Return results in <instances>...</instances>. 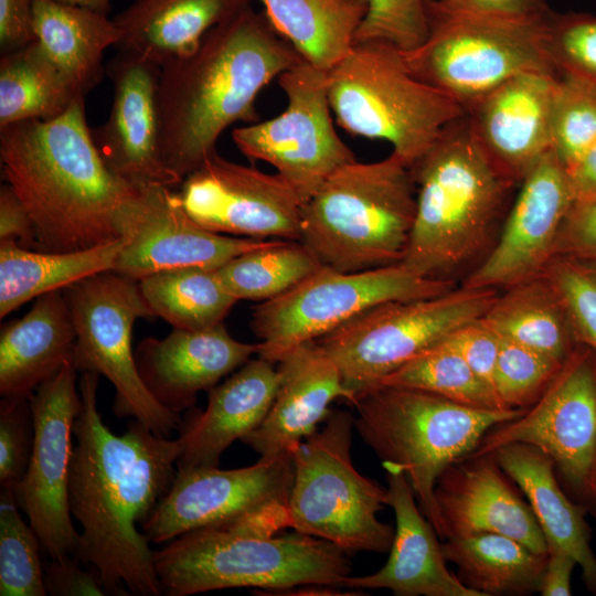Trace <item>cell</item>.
Returning <instances> with one entry per match:
<instances>
[{"label":"cell","mask_w":596,"mask_h":596,"mask_svg":"<svg viewBox=\"0 0 596 596\" xmlns=\"http://www.w3.org/2000/svg\"><path fill=\"white\" fill-rule=\"evenodd\" d=\"M347 552L299 532L264 535L205 528L153 550L163 595L188 596L254 587L283 594L304 585L341 587L350 575Z\"/></svg>","instance_id":"cell-8"},{"label":"cell","mask_w":596,"mask_h":596,"mask_svg":"<svg viewBox=\"0 0 596 596\" xmlns=\"http://www.w3.org/2000/svg\"><path fill=\"white\" fill-rule=\"evenodd\" d=\"M11 491L0 496V595L45 596L41 541Z\"/></svg>","instance_id":"cell-40"},{"label":"cell","mask_w":596,"mask_h":596,"mask_svg":"<svg viewBox=\"0 0 596 596\" xmlns=\"http://www.w3.org/2000/svg\"><path fill=\"white\" fill-rule=\"evenodd\" d=\"M496 456H467L439 476L435 498L444 540L475 533L515 539L539 554L547 542L528 504L509 483Z\"/></svg>","instance_id":"cell-23"},{"label":"cell","mask_w":596,"mask_h":596,"mask_svg":"<svg viewBox=\"0 0 596 596\" xmlns=\"http://www.w3.org/2000/svg\"><path fill=\"white\" fill-rule=\"evenodd\" d=\"M275 363L260 356L210 390L205 409L182 419L177 438V468L217 467L222 454L236 439L256 429L267 415L279 384Z\"/></svg>","instance_id":"cell-27"},{"label":"cell","mask_w":596,"mask_h":596,"mask_svg":"<svg viewBox=\"0 0 596 596\" xmlns=\"http://www.w3.org/2000/svg\"><path fill=\"white\" fill-rule=\"evenodd\" d=\"M33 31L45 55L84 95L102 81L104 53L121 38L106 14L56 0H34Z\"/></svg>","instance_id":"cell-31"},{"label":"cell","mask_w":596,"mask_h":596,"mask_svg":"<svg viewBox=\"0 0 596 596\" xmlns=\"http://www.w3.org/2000/svg\"><path fill=\"white\" fill-rule=\"evenodd\" d=\"M33 416L29 397L4 396L0 402V486L13 492L32 454Z\"/></svg>","instance_id":"cell-46"},{"label":"cell","mask_w":596,"mask_h":596,"mask_svg":"<svg viewBox=\"0 0 596 596\" xmlns=\"http://www.w3.org/2000/svg\"><path fill=\"white\" fill-rule=\"evenodd\" d=\"M563 363L500 338L493 392L504 409H526L545 391Z\"/></svg>","instance_id":"cell-42"},{"label":"cell","mask_w":596,"mask_h":596,"mask_svg":"<svg viewBox=\"0 0 596 596\" xmlns=\"http://www.w3.org/2000/svg\"><path fill=\"white\" fill-rule=\"evenodd\" d=\"M380 385L423 390L476 408L504 409L492 390L444 340L412 358Z\"/></svg>","instance_id":"cell-39"},{"label":"cell","mask_w":596,"mask_h":596,"mask_svg":"<svg viewBox=\"0 0 596 596\" xmlns=\"http://www.w3.org/2000/svg\"><path fill=\"white\" fill-rule=\"evenodd\" d=\"M576 565L577 562L568 553L557 547H549L539 593L543 596L571 595V577Z\"/></svg>","instance_id":"cell-52"},{"label":"cell","mask_w":596,"mask_h":596,"mask_svg":"<svg viewBox=\"0 0 596 596\" xmlns=\"http://www.w3.org/2000/svg\"><path fill=\"white\" fill-rule=\"evenodd\" d=\"M596 142V85L558 75L552 108V150L570 169Z\"/></svg>","instance_id":"cell-41"},{"label":"cell","mask_w":596,"mask_h":596,"mask_svg":"<svg viewBox=\"0 0 596 596\" xmlns=\"http://www.w3.org/2000/svg\"><path fill=\"white\" fill-rule=\"evenodd\" d=\"M482 8L514 12L540 13L551 9L547 0H471Z\"/></svg>","instance_id":"cell-54"},{"label":"cell","mask_w":596,"mask_h":596,"mask_svg":"<svg viewBox=\"0 0 596 596\" xmlns=\"http://www.w3.org/2000/svg\"><path fill=\"white\" fill-rule=\"evenodd\" d=\"M188 214L220 234L299 241L305 204L279 173L233 162L215 153L181 183Z\"/></svg>","instance_id":"cell-18"},{"label":"cell","mask_w":596,"mask_h":596,"mask_svg":"<svg viewBox=\"0 0 596 596\" xmlns=\"http://www.w3.org/2000/svg\"><path fill=\"white\" fill-rule=\"evenodd\" d=\"M124 244L121 237L85 249L50 253L0 242V318L42 295L114 270Z\"/></svg>","instance_id":"cell-32"},{"label":"cell","mask_w":596,"mask_h":596,"mask_svg":"<svg viewBox=\"0 0 596 596\" xmlns=\"http://www.w3.org/2000/svg\"><path fill=\"white\" fill-rule=\"evenodd\" d=\"M387 479V505L396 528L390 557L377 572L344 578L341 587L385 588L397 596H482L466 586L446 565L438 534L416 503L406 475L383 467Z\"/></svg>","instance_id":"cell-25"},{"label":"cell","mask_w":596,"mask_h":596,"mask_svg":"<svg viewBox=\"0 0 596 596\" xmlns=\"http://www.w3.org/2000/svg\"><path fill=\"white\" fill-rule=\"evenodd\" d=\"M443 340L461 355L473 373L493 392L500 337L479 318L457 328Z\"/></svg>","instance_id":"cell-47"},{"label":"cell","mask_w":596,"mask_h":596,"mask_svg":"<svg viewBox=\"0 0 596 596\" xmlns=\"http://www.w3.org/2000/svg\"><path fill=\"white\" fill-rule=\"evenodd\" d=\"M575 339L596 352V270L583 260L554 256L544 270Z\"/></svg>","instance_id":"cell-43"},{"label":"cell","mask_w":596,"mask_h":596,"mask_svg":"<svg viewBox=\"0 0 596 596\" xmlns=\"http://www.w3.org/2000/svg\"><path fill=\"white\" fill-rule=\"evenodd\" d=\"M34 0H0L1 54L22 49L35 41Z\"/></svg>","instance_id":"cell-50"},{"label":"cell","mask_w":596,"mask_h":596,"mask_svg":"<svg viewBox=\"0 0 596 596\" xmlns=\"http://www.w3.org/2000/svg\"><path fill=\"white\" fill-rule=\"evenodd\" d=\"M62 3L87 8L96 12L106 14L110 10V0H56Z\"/></svg>","instance_id":"cell-55"},{"label":"cell","mask_w":596,"mask_h":596,"mask_svg":"<svg viewBox=\"0 0 596 596\" xmlns=\"http://www.w3.org/2000/svg\"><path fill=\"white\" fill-rule=\"evenodd\" d=\"M481 319L501 338L563 363L572 331L544 274L505 288Z\"/></svg>","instance_id":"cell-35"},{"label":"cell","mask_w":596,"mask_h":596,"mask_svg":"<svg viewBox=\"0 0 596 596\" xmlns=\"http://www.w3.org/2000/svg\"><path fill=\"white\" fill-rule=\"evenodd\" d=\"M85 97L50 61L36 41L0 58V129L49 120Z\"/></svg>","instance_id":"cell-36"},{"label":"cell","mask_w":596,"mask_h":596,"mask_svg":"<svg viewBox=\"0 0 596 596\" xmlns=\"http://www.w3.org/2000/svg\"><path fill=\"white\" fill-rule=\"evenodd\" d=\"M555 256L596 260V200L572 206L560 230Z\"/></svg>","instance_id":"cell-49"},{"label":"cell","mask_w":596,"mask_h":596,"mask_svg":"<svg viewBox=\"0 0 596 596\" xmlns=\"http://www.w3.org/2000/svg\"><path fill=\"white\" fill-rule=\"evenodd\" d=\"M354 428L382 459L403 471L421 510L444 540L436 482L453 462L471 454L493 427L525 409H483L404 386L377 385L359 393Z\"/></svg>","instance_id":"cell-7"},{"label":"cell","mask_w":596,"mask_h":596,"mask_svg":"<svg viewBox=\"0 0 596 596\" xmlns=\"http://www.w3.org/2000/svg\"><path fill=\"white\" fill-rule=\"evenodd\" d=\"M0 242H15L30 249L36 247L32 219L8 183L0 188Z\"/></svg>","instance_id":"cell-51"},{"label":"cell","mask_w":596,"mask_h":596,"mask_svg":"<svg viewBox=\"0 0 596 596\" xmlns=\"http://www.w3.org/2000/svg\"><path fill=\"white\" fill-rule=\"evenodd\" d=\"M275 31L300 57L330 71L353 47L364 0H258Z\"/></svg>","instance_id":"cell-33"},{"label":"cell","mask_w":596,"mask_h":596,"mask_svg":"<svg viewBox=\"0 0 596 596\" xmlns=\"http://www.w3.org/2000/svg\"><path fill=\"white\" fill-rule=\"evenodd\" d=\"M76 331L63 290L38 297L0 334V394L30 397L72 361Z\"/></svg>","instance_id":"cell-28"},{"label":"cell","mask_w":596,"mask_h":596,"mask_svg":"<svg viewBox=\"0 0 596 596\" xmlns=\"http://www.w3.org/2000/svg\"><path fill=\"white\" fill-rule=\"evenodd\" d=\"M44 584L52 596L110 595L98 572L75 556L52 560L44 570Z\"/></svg>","instance_id":"cell-48"},{"label":"cell","mask_w":596,"mask_h":596,"mask_svg":"<svg viewBox=\"0 0 596 596\" xmlns=\"http://www.w3.org/2000/svg\"><path fill=\"white\" fill-rule=\"evenodd\" d=\"M125 244L114 272L140 280L175 269H217L275 240L227 236L196 223L169 187H138L121 215Z\"/></svg>","instance_id":"cell-19"},{"label":"cell","mask_w":596,"mask_h":596,"mask_svg":"<svg viewBox=\"0 0 596 596\" xmlns=\"http://www.w3.org/2000/svg\"><path fill=\"white\" fill-rule=\"evenodd\" d=\"M441 550L446 561L457 565L459 579L482 596L539 592L547 558L498 533L449 538Z\"/></svg>","instance_id":"cell-34"},{"label":"cell","mask_w":596,"mask_h":596,"mask_svg":"<svg viewBox=\"0 0 596 596\" xmlns=\"http://www.w3.org/2000/svg\"><path fill=\"white\" fill-rule=\"evenodd\" d=\"M327 87L342 129L389 142L409 167L466 114L455 99L413 75L400 50L380 42L355 43L327 72Z\"/></svg>","instance_id":"cell-9"},{"label":"cell","mask_w":596,"mask_h":596,"mask_svg":"<svg viewBox=\"0 0 596 596\" xmlns=\"http://www.w3.org/2000/svg\"><path fill=\"white\" fill-rule=\"evenodd\" d=\"M99 374L83 372L74 423L70 509L81 525L74 555L95 568L110 595H163L149 540L137 530L168 492L180 446L131 419L114 434L97 409Z\"/></svg>","instance_id":"cell-1"},{"label":"cell","mask_w":596,"mask_h":596,"mask_svg":"<svg viewBox=\"0 0 596 596\" xmlns=\"http://www.w3.org/2000/svg\"><path fill=\"white\" fill-rule=\"evenodd\" d=\"M411 171L416 214L401 263L421 276L448 279L482 248L519 184L487 157L466 114L443 130Z\"/></svg>","instance_id":"cell-4"},{"label":"cell","mask_w":596,"mask_h":596,"mask_svg":"<svg viewBox=\"0 0 596 596\" xmlns=\"http://www.w3.org/2000/svg\"><path fill=\"white\" fill-rule=\"evenodd\" d=\"M364 1L366 12L358 29L355 43L380 42L407 52L426 40L428 15L425 0Z\"/></svg>","instance_id":"cell-45"},{"label":"cell","mask_w":596,"mask_h":596,"mask_svg":"<svg viewBox=\"0 0 596 596\" xmlns=\"http://www.w3.org/2000/svg\"><path fill=\"white\" fill-rule=\"evenodd\" d=\"M428 34L416 49L402 52L421 81L444 92L465 111L505 81L531 72L556 74L547 52L553 9L514 13L477 6L471 0H425Z\"/></svg>","instance_id":"cell-6"},{"label":"cell","mask_w":596,"mask_h":596,"mask_svg":"<svg viewBox=\"0 0 596 596\" xmlns=\"http://www.w3.org/2000/svg\"><path fill=\"white\" fill-rule=\"evenodd\" d=\"M557 75L524 73L497 86L469 108L470 131L491 162L519 184L552 150V108Z\"/></svg>","instance_id":"cell-22"},{"label":"cell","mask_w":596,"mask_h":596,"mask_svg":"<svg viewBox=\"0 0 596 596\" xmlns=\"http://www.w3.org/2000/svg\"><path fill=\"white\" fill-rule=\"evenodd\" d=\"M353 428V415L331 411L321 429L290 450L289 528L347 553L385 552L395 532L377 519V512L387 505V489L355 469Z\"/></svg>","instance_id":"cell-10"},{"label":"cell","mask_w":596,"mask_h":596,"mask_svg":"<svg viewBox=\"0 0 596 596\" xmlns=\"http://www.w3.org/2000/svg\"><path fill=\"white\" fill-rule=\"evenodd\" d=\"M160 72L159 65L118 51L107 64L114 87L108 118L91 129L106 166L136 187L181 184L167 168L161 152Z\"/></svg>","instance_id":"cell-21"},{"label":"cell","mask_w":596,"mask_h":596,"mask_svg":"<svg viewBox=\"0 0 596 596\" xmlns=\"http://www.w3.org/2000/svg\"><path fill=\"white\" fill-rule=\"evenodd\" d=\"M497 296V289L461 286L434 297L384 302L315 342L355 397L457 328L481 318Z\"/></svg>","instance_id":"cell-11"},{"label":"cell","mask_w":596,"mask_h":596,"mask_svg":"<svg viewBox=\"0 0 596 596\" xmlns=\"http://www.w3.org/2000/svg\"><path fill=\"white\" fill-rule=\"evenodd\" d=\"M292 479L290 453L237 469L177 468L168 492L140 525L142 533L156 544L205 528L277 534L289 528Z\"/></svg>","instance_id":"cell-13"},{"label":"cell","mask_w":596,"mask_h":596,"mask_svg":"<svg viewBox=\"0 0 596 596\" xmlns=\"http://www.w3.org/2000/svg\"><path fill=\"white\" fill-rule=\"evenodd\" d=\"M547 52L557 76H573L596 85V15L554 10Z\"/></svg>","instance_id":"cell-44"},{"label":"cell","mask_w":596,"mask_h":596,"mask_svg":"<svg viewBox=\"0 0 596 596\" xmlns=\"http://www.w3.org/2000/svg\"><path fill=\"white\" fill-rule=\"evenodd\" d=\"M430 2H439V3H456V2H465L470 0H427Z\"/></svg>","instance_id":"cell-56"},{"label":"cell","mask_w":596,"mask_h":596,"mask_svg":"<svg viewBox=\"0 0 596 596\" xmlns=\"http://www.w3.org/2000/svg\"><path fill=\"white\" fill-rule=\"evenodd\" d=\"M304 61L251 3L212 28L190 53L161 66V152L181 181L216 151L232 125L258 120L256 99Z\"/></svg>","instance_id":"cell-2"},{"label":"cell","mask_w":596,"mask_h":596,"mask_svg":"<svg viewBox=\"0 0 596 596\" xmlns=\"http://www.w3.org/2000/svg\"><path fill=\"white\" fill-rule=\"evenodd\" d=\"M76 331L72 362L77 371L96 372L115 387L114 412L169 437L182 418L149 392L137 369L132 327L156 317L139 281L114 270L89 276L63 289Z\"/></svg>","instance_id":"cell-14"},{"label":"cell","mask_w":596,"mask_h":596,"mask_svg":"<svg viewBox=\"0 0 596 596\" xmlns=\"http://www.w3.org/2000/svg\"><path fill=\"white\" fill-rule=\"evenodd\" d=\"M279 384L260 425L241 439L260 457L290 450L317 430L330 404L354 401L333 361L313 342L301 344L279 360Z\"/></svg>","instance_id":"cell-26"},{"label":"cell","mask_w":596,"mask_h":596,"mask_svg":"<svg viewBox=\"0 0 596 596\" xmlns=\"http://www.w3.org/2000/svg\"><path fill=\"white\" fill-rule=\"evenodd\" d=\"M416 214L411 167L396 153L337 169L305 202L300 242L322 265L361 272L403 260Z\"/></svg>","instance_id":"cell-5"},{"label":"cell","mask_w":596,"mask_h":596,"mask_svg":"<svg viewBox=\"0 0 596 596\" xmlns=\"http://www.w3.org/2000/svg\"><path fill=\"white\" fill-rule=\"evenodd\" d=\"M258 353V343L234 339L224 323L200 330L173 328L163 339L140 342L135 359L140 377L153 397L169 411L193 408L201 391Z\"/></svg>","instance_id":"cell-24"},{"label":"cell","mask_w":596,"mask_h":596,"mask_svg":"<svg viewBox=\"0 0 596 596\" xmlns=\"http://www.w3.org/2000/svg\"><path fill=\"white\" fill-rule=\"evenodd\" d=\"M251 0H135L113 20L121 32L116 44L160 67L193 51L215 25Z\"/></svg>","instance_id":"cell-30"},{"label":"cell","mask_w":596,"mask_h":596,"mask_svg":"<svg viewBox=\"0 0 596 596\" xmlns=\"http://www.w3.org/2000/svg\"><path fill=\"white\" fill-rule=\"evenodd\" d=\"M573 206L596 200V142L567 169Z\"/></svg>","instance_id":"cell-53"},{"label":"cell","mask_w":596,"mask_h":596,"mask_svg":"<svg viewBox=\"0 0 596 596\" xmlns=\"http://www.w3.org/2000/svg\"><path fill=\"white\" fill-rule=\"evenodd\" d=\"M322 266L300 241L275 240L230 259L215 272L237 301H266L286 292Z\"/></svg>","instance_id":"cell-38"},{"label":"cell","mask_w":596,"mask_h":596,"mask_svg":"<svg viewBox=\"0 0 596 596\" xmlns=\"http://www.w3.org/2000/svg\"><path fill=\"white\" fill-rule=\"evenodd\" d=\"M76 374L70 361L29 397L33 448L28 469L13 490L51 560L74 556L79 546L68 497L73 429L82 404Z\"/></svg>","instance_id":"cell-17"},{"label":"cell","mask_w":596,"mask_h":596,"mask_svg":"<svg viewBox=\"0 0 596 596\" xmlns=\"http://www.w3.org/2000/svg\"><path fill=\"white\" fill-rule=\"evenodd\" d=\"M139 286L155 316L175 329L200 330L223 323L237 302L215 269L167 270L140 279Z\"/></svg>","instance_id":"cell-37"},{"label":"cell","mask_w":596,"mask_h":596,"mask_svg":"<svg viewBox=\"0 0 596 596\" xmlns=\"http://www.w3.org/2000/svg\"><path fill=\"white\" fill-rule=\"evenodd\" d=\"M0 131L3 175L32 219L36 251L74 252L123 237L121 215L138 187L103 161L85 97L55 118Z\"/></svg>","instance_id":"cell-3"},{"label":"cell","mask_w":596,"mask_h":596,"mask_svg":"<svg viewBox=\"0 0 596 596\" xmlns=\"http://www.w3.org/2000/svg\"><path fill=\"white\" fill-rule=\"evenodd\" d=\"M511 443L547 455L584 505L596 510V359L589 348L573 349L538 401L491 428L468 456Z\"/></svg>","instance_id":"cell-16"},{"label":"cell","mask_w":596,"mask_h":596,"mask_svg":"<svg viewBox=\"0 0 596 596\" xmlns=\"http://www.w3.org/2000/svg\"><path fill=\"white\" fill-rule=\"evenodd\" d=\"M492 454L528 498L547 547L561 549L573 556L587 588L596 593V556L584 519L586 507L574 504L563 492L554 475L553 460L522 443L503 445Z\"/></svg>","instance_id":"cell-29"},{"label":"cell","mask_w":596,"mask_h":596,"mask_svg":"<svg viewBox=\"0 0 596 596\" xmlns=\"http://www.w3.org/2000/svg\"><path fill=\"white\" fill-rule=\"evenodd\" d=\"M455 287L449 279L421 276L402 263L361 272L323 265L254 309L251 328L259 339L257 354L278 363L292 349L320 339L374 306L434 297Z\"/></svg>","instance_id":"cell-12"},{"label":"cell","mask_w":596,"mask_h":596,"mask_svg":"<svg viewBox=\"0 0 596 596\" xmlns=\"http://www.w3.org/2000/svg\"><path fill=\"white\" fill-rule=\"evenodd\" d=\"M572 206L567 170L550 150L519 183L496 245L462 286L508 288L542 275Z\"/></svg>","instance_id":"cell-20"},{"label":"cell","mask_w":596,"mask_h":596,"mask_svg":"<svg viewBox=\"0 0 596 596\" xmlns=\"http://www.w3.org/2000/svg\"><path fill=\"white\" fill-rule=\"evenodd\" d=\"M327 72L305 61L277 79L286 107L277 116L232 130V140L251 161H264L306 202L340 167L355 159L334 128Z\"/></svg>","instance_id":"cell-15"}]
</instances>
